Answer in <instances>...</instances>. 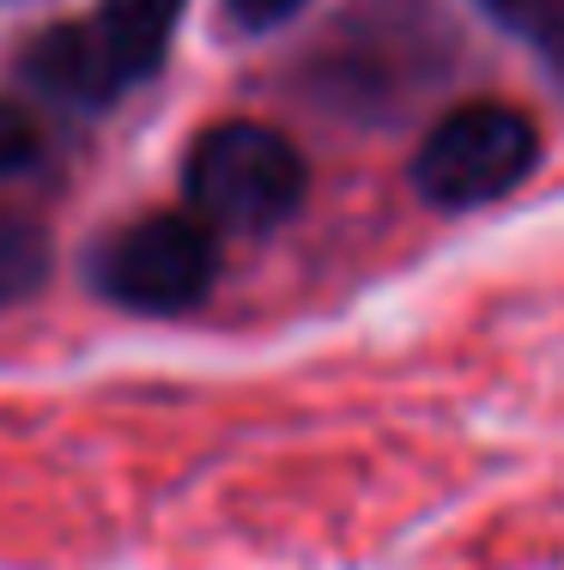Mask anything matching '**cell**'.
Wrapping results in <instances>:
<instances>
[{"mask_svg": "<svg viewBox=\"0 0 564 570\" xmlns=\"http://www.w3.org/2000/svg\"><path fill=\"white\" fill-rule=\"evenodd\" d=\"M182 188L200 225L261 237L304 207V158L286 134L261 121H219L195 140Z\"/></svg>", "mask_w": 564, "mask_h": 570, "instance_id": "1", "label": "cell"}, {"mask_svg": "<svg viewBox=\"0 0 564 570\" xmlns=\"http://www.w3.org/2000/svg\"><path fill=\"white\" fill-rule=\"evenodd\" d=\"M541 165V128L509 104H462L413 153V188L432 207L474 213L516 195Z\"/></svg>", "mask_w": 564, "mask_h": 570, "instance_id": "2", "label": "cell"}, {"mask_svg": "<svg viewBox=\"0 0 564 570\" xmlns=\"http://www.w3.org/2000/svg\"><path fill=\"white\" fill-rule=\"evenodd\" d=\"M219 274V230L195 213H152L116 230L91 262V279L110 304L133 316H182L212 292Z\"/></svg>", "mask_w": 564, "mask_h": 570, "instance_id": "3", "label": "cell"}, {"mask_svg": "<svg viewBox=\"0 0 564 570\" xmlns=\"http://www.w3.org/2000/svg\"><path fill=\"white\" fill-rule=\"evenodd\" d=\"M24 79H31L43 98L73 104V110H103L116 104L133 79L122 73V61L110 56L98 24H56L24 49Z\"/></svg>", "mask_w": 564, "mask_h": 570, "instance_id": "4", "label": "cell"}, {"mask_svg": "<svg viewBox=\"0 0 564 570\" xmlns=\"http://www.w3.org/2000/svg\"><path fill=\"white\" fill-rule=\"evenodd\" d=\"M182 7L188 0H103V12L91 24L103 31V43H110V56L122 61V73L140 86V79L158 73V61H165Z\"/></svg>", "mask_w": 564, "mask_h": 570, "instance_id": "5", "label": "cell"}, {"mask_svg": "<svg viewBox=\"0 0 564 570\" xmlns=\"http://www.w3.org/2000/svg\"><path fill=\"white\" fill-rule=\"evenodd\" d=\"M49 262H56V255H49L43 225L19 219V213H0V309H12V304L43 292Z\"/></svg>", "mask_w": 564, "mask_h": 570, "instance_id": "6", "label": "cell"}, {"mask_svg": "<svg viewBox=\"0 0 564 570\" xmlns=\"http://www.w3.org/2000/svg\"><path fill=\"white\" fill-rule=\"evenodd\" d=\"M37 158H43V128H37V121L19 110V104L0 98V176L31 170Z\"/></svg>", "mask_w": 564, "mask_h": 570, "instance_id": "7", "label": "cell"}, {"mask_svg": "<svg viewBox=\"0 0 564 570\" xmlns=\"http://www.w3.org/2000/svg\"><path fill=\"white\" fill-rule=\"evenodd\" d=\"M225 12H231L244 31H274L291 12H304V0H225Z\"/></svg>", "mask_w": 564, "mask_h": 570, "instance_id": "8", "label": "cell"}, {"mask_svg": "<svg viewBox=\"0 0 564 570\" xmlns=\"http://www.w3.org/2000/svg\"><path fill=\"white\" fill-rule=\"evenodd\" d=\"M558 37H564V31H558Z\"/></svg>", "mask_w": 564, "mask_h": 570, "instance_id": "9", "label": "cell"}]
</instances>
